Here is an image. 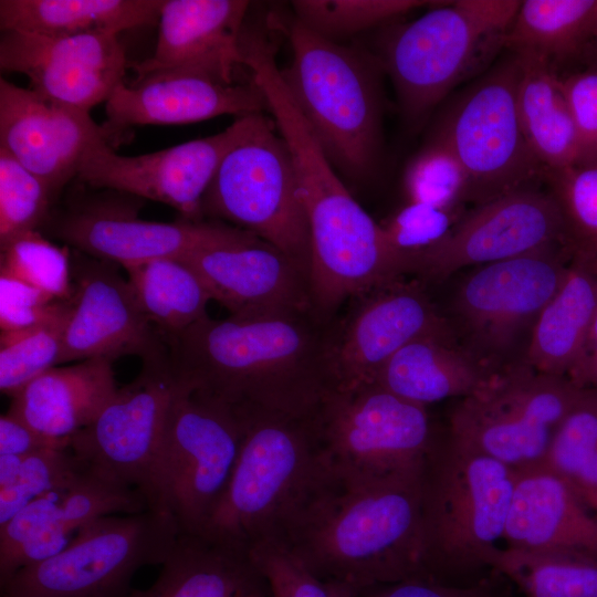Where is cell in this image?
<instances>
[{"label": "cell", "instance_id": "6da1fadb", "mask_svg": "<svg viewBox=\"0 0 597 597\" xmlns=\"http://www.w3.org/2000/svg\"><path fill=\"white\" fill-rule=\"evenodd\" d=\"M334 324L315 310L226 320L206 315L166 343L179 378L239 419L311 418L337 387Z\"/></svg>", "mask_w": 597, "mask_h": 597}, {"label": "cell", "instance_id": "7a4b0ae2", "mask_svg": "<svg viewBox=\"0 0 597 597\" xmlns=\"http://www.w3.org/2000/svg\"><path fill=\"white\" fill-rule=\"evenodd\" d=\"M423 465L358 485L337 484L282 544L316 577L356 597L376 586L427 578Z\"/></svg>", "mask_w": 597, "mask_h": 597}, {"label": "cell", "instance_id": "3957f363", "mask_svg": "<svg viewBox=\"0 0 597 597\" xmlns=\"http://www.w3.org/2000/svg\"><path fill=\"white\" fill-rule=\"evenodd\" d=\"M240 420L238 460L202 535L248 549L283 543L338 484L322 447L316 416Z\"/></svg>", "mask_w": 597, "mask_h": 597}, {"label": "cell", "instance_id": "277c9868", "mask_svg": "<svg viewBox=\"0 0 597 597\" xmlns=\"http://www.w3.org/2000/svg\"><path fill=\"white\" fill-rule=\"evenodd\" d=\"M293 160L311 238L314 308L326 318L350 297L405 275L383 229L345 187L308 123L293 104L275 113Z\"/></svg>", "mask_w": 597, "mask_h": 597}, {"label": "cell", "instance_id": "5b68a950", "mask_svg": "<svg viewBox=\"0 0 597 597\" xmlns=\"http://www.w3.org/2000/svg\"><path fill=\"white\" fill-rule=\"evenodd\" d=\"M515 470L436 434L422 474L426 577L473 586L496 573Z\"/></svg>", "mask_w": 597, "mask_h": 597}, {"label": "cell", "instance_id": "8992f818", "mask_svg": "<svg viewBox=\"0 0 597 597\" xmlns=\"http://www.w3.org/2000/svg\"><path fill=\"white\" fill-rule=\"evenodd\" d=\"M292 49L282 78L335 168L355 180L375 171L381 151V96L376 65L292 18Z\"/></svg>", "mask_w": 597, "mask_h": 597}, {"label": "cell", "instance_id": "52a82bcc", "mask_svg": "<svg viewBox=\"0 0 597 597\" xmlns=\"http://www.w3.org/2000/svg\"><path fill=\"white\" fill-rule=\"evenodd\" d=\"M519 0H457L410 22L392 24L383 65L392 80L404 117L416 125L459 83L482 72L505 49Z\"/></svg>", "mask_w": 597, "mask_h": 597}, {"label": "cell", "instance_id": "ba28073f", "mask_svg": "<svg viewBox=\"0 0 597 597\" xmlns=\"http://www.w3.org/2000/svg\"><path fill=\"white\" fill-rule=\"evenodd\" d=\"M573 254L563 244L476 266L455 287L446 316L457 342L491 373L522 362Z\"/></svg>", "mask_w": 597, "mask_h": 597}, {"label": "cell", "instance_id": "9c48e42d", "mask_svg": "<svg viewBox=\"0 0 597 597\" xmlns=\"http://www.w3.org/2000/svg\"><path fill=\"white\" fill-rule=\"evenodd\" d=\"M242 436L243 425L230 409L186 383L167 415L148 507L167 512L179 533L202 534L228 488Z\"/></svg>", "mask_w": 597, "mask_h": 597}, {"label": "cell", "instance_id": "30bf717a", "mask_svg": "<svg viewBox=\"0 0 597 597\" xmlns=\"http://www.w3.org/2000/svg\"><path fill=\"white\" fill-rule=\"evenodd\" d=\"M203 216L249 231L310 273L311 238L289 147L273 118L254 114L203 197Z\"/></svg>", "mask_w": 597, "mask_h": 597}, {"label": "cell", "instance_id": "8fae6325", "mask_svg": "<svg viewBox=\"0 0 597 597\" xmlns=\"http://www.w3.org/2000/svg\"><path fill=\"white\" fill-rule=\"evenodd\" d=\"M179 534L167 512L150 507L97 519L59 554L17 572L2 597H128L135 573L161 565Z\"/></svg>", "mask_w": 597, "mask_h": 597}, {"label": "cell", "instance_id": "7c38bea8", "mask_svg": "<svg viewBox=\"0 0 597 597\" xmlns=\"http://www.w3.org/2000/svg\"><path fill=\"white\" fill-rule=\"evenodd\" d=\"M583 390L568 377L515 363L460 398L446 432L457 443L514 470L541 464L556 428Z\"/></svg>", "mask_w": 597, "mask_h": 597}, {"label": "cell", "instance_id": "4fadbf2b", "mask_svg": "<svg viewBox=\"0 0 597 597\" xmlns=\"http://www.w3.org/2000/svg\"><path fill=\"white\" fill-rule=\"evenodd\" d=\"M520 70L510 53L452 101L432 133L462 164L476 205L544 179L519 117Z\"/></svg>", "mask_w": 597, "mask_h": 597}, {"label": "cell", "instance_id": "5bb4252c", "mask_svg": "<svg viewBox=\"0 0 597 597\" xmlns=\"http://www.w3.org/2000/svg\"><path fill=\"white\" fill-rule=\"evenodd\" d=\"M320 439L341 485L419 468L433 443L427 407L376 383L335 390L316 415Z\"/></svg>", "mask_w": 597, "mask_h": 597}, {"label": "cell", "instance_id": "9a60e30c", "mask_svg": "<svg viewBox=\"0 0 597 597\" xmlns=\"http://www.w3.org/2000/svg\"><path fill=\"white\" fill-rule=\"evenodd\" d=\"M43 229L90 256L123 268L157 259H184L196 252L247 242L253 233L217 221L158 222L140 219L125 201L95 200L52 209Z\"/></svg>", "mask_w": 597, "mask_h": 597}, {"label": "cell", "instance_id": "2e32d148", "mask_svg": "<svg viewBox=\"0 0 597 597\" xmlns=\"http://www.w3.org/2000/svg\"><path fill=\"white\" fill-rule=\"evenodd\" d=\"M185 385L169 357L143 363L136 378L118 388L97 418L71 439V450L92 471L138 489L147 500L167 415Z\"/></svg>", "mask_w": 597, "mask_h": 597}, {"label": "cell", "instance_id": "e0dca14e", "mask_svg": "<svg viewBox=\"0 0 597 597\" xmlns=\"http://www.w3.org/2000/svg\"><path fill=\"white\" fill-rule=\"evenodd\" d=\"M563 244L570 245L559 207L549 191L534 185L464 212L440 244L410 262L408 273L443 280L465 268Z\"/></svg>", "mask_w": 597, "mask_h": 597}, {"label": "cell", "instance_id": "ac0fdd59", "mask_svg": "<svg viewBox=\"0 0 597 597\" xmlns=\"http://www.w3.org/2000/svg\"><path fill=\"white\" fill-rule=\"evenodd\" d=\"M253 115L238 117L218 134L137 156L118 155L107 135H101L86 150L77 178L94 188L168 205L182 219L202 221L203 197L216 171Z\"/></svg>", "mask_w": 597, "mask_h": 597}, {"label": "cell", "instance_id": "d6986e66", "mask_svg": "<svg viewBox=\"0 0 597 597\" xmlns=\"http://www.w3.org/2000/svg\"><path fill=\"white\" fill-rule=\"evenodd\" d=\"M73 306L59 366L71 362L138 356L143 363L169 357L164 336L142 311L116 263L71 252Z\"/></svg>", "mask_w": 597, "mask_h": 597}, {"label": "cell", "instance_id": "ffe728a7", "mask_svg": "<svg viewBox=\"0 0 597 597\" xmlns=\"http://www.w3.org/2000/svg\"><path fill=\"white\" fill-rule=\"evenodd\" d=\"M400 280L356 296L353 310L334 324L331 352L336 390L375 383L381 367L416 338L453 334L422 285Z\"/></svg>", "mask_w": 597, "mask_h": 597}, {"label": "cell", "instance_id": "44dd1931", "mask_svg": "<svg viewBox=\"0 0 597 597\" xmlns=\"http://www.w3.org/2000/svg\"><path fill=\"white\" fill-rule=\"evenodd\" d=\"M127 66L118 34L53 36L1 31L2 71L24 74L35 93L88 113L108 100Z\"/></svg>", "mask_w": 597, "mask_h": 597}, {"label": "cell", "instance_id": "7402d4cb", "mask_svg": "<svg viewBox=\"0 0 597 597\" xmlns=\"http://www.w3.org/2000/svg\"><path fill=\"white\" fill-rule=\"evenodd\" d=\"M180 260L196 272L211 300L231 316L315 310L308 271L260 238L202 250Z\"/></svg>", "mask_w": 597, "mask_h": 597}, {"label": "cell", "instance_id": "603a6c76", "mask_svg": "<svg viewBox=\"0 0 597 597\" xmlns=\"http://www.w3.org/2000/svg\"><path fill=\"white\" fill-rule=\"evenodd\" d=\"M107 135L88 112L0 78V148L39 177L53 200L77 177L90 145Z\"/></svg>", "mask_w": 597, "mask_h": 597}, {"label": "cell", "instance_id": "cb8c5ba5", "mask_svg": "<svg viewBox=\"0 0 597 597\" xmlns=\"http://www.w3.org/2000/svg\"><path fill=\"white\" fill-rule=\"evenodd\" d=\"M250 8L245 0H165L154 53L129 64L142 77L186 71L234 83L243 65L241 38Z\"/></svg>", "mask_w": 597, "mask_h": 597}, {"label": "cell", "instance_id": "d4e9b609", "mask_svg": "<svg viewBox=\"0 0 597 597\" xmlns=\"http://www.w3.org/2000/svg\"><path fill=\"white\" fill-rule=\"evenodd\" d=\"M108 128L176 125L238 117L269 111L266 98L251 78L226 83L186 71H163L121 82L105 102Z\"/></svg>", "mask_w": 597, "mask_h": 597}, {"label": "cell", "instance_id": "484cf974", "mask_svg": "<svg viewBox=\"0 0 597 597\" xmlns=\"http://www.w3.org/2000/svg\"><path fill=\"white\" fill-rule=\"evenodd\" d=\"M505 548L597 561V512L544 464L515 470Z\"/></svg>", "mask_w": 597, "mask_h": 597}, {"label": "cell", "instance_id": "4316f807", "mask_svg": "<svg viewBox=\"0 0 597 597\" xmlns=\"http://www.w3.org/2000/svg\"><path fill=\"white\" fill-rule=\"evenodd\" d=\"M117 389L112 360L86 359L38 376L11 398L7 412L70 447L71 439L97 418Z\"/></svg>", "mask_w": 597, "mask_h": 597}, {"label": "cell", "instance_id": "83f0119b", "mask_svg": "<svg viewBox=\"0 0 597 597\" xmlns=\"http://www.w3.org/2000/svg\"><path fill=\"white\" fill-rule=\"evenodd\" d=\"M250 551L202 534L180 533L151 586L128 597H268Z\"/></svg>", "mask_w": 597, "mask_h": 597}, {"label": "cell", "instance_id": "f1b7e54d", "mask_svg": "<svg viewBox=\"0 0 597 597\" xmlns=\"http://www.w3.org/2000/svg\"><path fill=\"white\" fill-rule=\"evenodd\" d=\"M492 373L470 355L453 334L425 335L400 348L379 370L375 383L427 407L463 398Z\"/></svg>", "mask_w": 597, "mask_h": 597}, {"label": "cell", "instance_id": "f546056e", "mask_svg": "<svg viewBox=\"0 0 597 597\" xmlns=\"http://www.w3.org/2000/svg\"><path fill=\"white\" fill-rule=\"evenodd\" d=\"M597 313V272L574 252L565 280L532 331L522 363L537 373L567 377Z\"/></svg>", "mask_w": 597, "mask_h": 597}, {"label": "cell", "instance_id": "4dcf8cb0", "mask_svg": "<svg viewBox=\"0 0 597 597\" xmlns=\"http://www.w3.org/2000/svg\"><path fill=\"white\" fill-rule=\"evenodd\" d=\"M165 0H1V31L119 34L158 22Z\"/></svg>", "mask_w": 597, "mask_h": 597}, {"label": "cell", "instance_id": "1f68e13d", "mask_svg": "<svg viewBox=\"0 0 597 597\" xmlns=\"http://www.w3.org/2000/svg\"><path fill=\"white\" fill-rule=\"evenodd\" d=\"M519 57L516 104L531 150L545 171L580 166L579 142L562 76L544 61Z\"/></svg>", "mask_w": 597, "mask_h": 597}, {"label": "cell", "instance_id": "d6a6232c", "mask_svg": "<svg viewBox=\"0 0 597 597\" xmlns=\"http://www.w3.org/2000/svg\"><path fill=\"white\" fill-rule=\"evenodd\" d=\"M597 23V0H524L507 31L505 49L556 63L586 55Z\"/></svg>", "mask_w": 597, "mask_h": 597}, {"label": "cell", "instance_id": "836d02e7", "mask_svg": "<svg viewBox=\"0 0 597 597\" xmlns=\"http://www.w3.org/2000/svg\"><path fill=\"white\" fill-rule=\"evenodd\" d=\"M124 270L138 305L165 339L208 315L211 297L184 261L157 259Z\"/></svg>", "mask_w": 597, "mask_h": 597}, {"label": "cell", "instance_id": "e575fe53", "mask_svg": "<svg viewBox=\"0 0 597 597\" xmlns=\"http://www.w3.org/2000/svg\"><path fill=\"white\" fill-rule=\"evenodd\" d=\"M496 573L524 597H597V561L503 548Z\"/></svg>", "mask_w": 597, "mask_h": 597}, {"label": "cell", "instance_id": "d590c367", "mask_svg": "<svg viewBox=\"0 0 597 597\" xmlns=\"http://www.w3.org/2000/svg\"><path fill=\"white\" fill-rule=\"evenodd\" d=\"M587 503L597 498V389L584 388L556 428L543 463Z\"/></svg>", "mask_w": 597, "mask_h": 597}, {"label": "cell", "instance_id": "8d00e7d4", "mask_svg": "<svg viewBox=\"0 0 597 597\" xmlns=\"http://www.w3.org/2000/svg\"><path fill=\"white\" fill-rule=\"evenodd\" d=\"M72 306L73 296L63 301L59 310L42 323L19 331L1 332L2 394L12 398L34 378L59 366Z\"/></svg>", "mask_w": 597, "mask_h": 597}, {"label": "cell", "instance_id": "74e56055", "mask_svg": "<svg viewBox=\"0 0 597 597\" xmlns=\"http://www.w3.org/2000/svg\"><path fill=\"white\" fill-rule=\"evenodd\" d=\"M440 1L426 0H297L292 1L294 19L334 42L353 36Z\"/></svg>", "mask_w": 597, "mask_h": 597}, {"label": "cell", "instance_id": "f35d334b", "mask_svg": "<svg viewBox=\"0 0 597 597\" xmlns=\"http://www.w3.org/2000/svg\"><path fill=\"white\" fill-rule=\"evenodd\" d=\"M0 276L32 286L56 301L73 296L71 251L40 231L23 233L0 247Z\"/></svg>", "mask_w": 597, "mask_h": 597}, {"label": "cell", "instance_id": "ab89813d", "mask_svg": "<svg viewBox=\"0 0 597 597\" xmlns=\"http://www.w3.org/2000/svg\"><path fill=\"white\" fill-rule=\"evenodd\" d=\"M402 184L409 202L452 210H463L470 202V181L462 164L442 139L432 135L408 161Z\"/></svg>", "mask_w": 597, "mask_h": 597}, {"label": "cell", "instance_id": "60d3db41", "mask_svg": "<svg viewBox=\"0 0 597 597\" xmlns=\"http://www.w3.org/2000/svg\"><path fill=\"white\" fill-rule=\"evenodd\" d=\"M53 197L45 184L0 148V247L50 218Z\"/></svg>", "mask_w": 597, "mask_h": 597}, {"label": "cell", "instance_id": "b9f144b4", "mask_svg": "<svg viewBox=\"0 0 597 597\" xmlns=\"http://www.w3.org/2000/svg\"><path fill=\"white\" fill-rule=\"evenodd\" d=\"M548 191L562 212L573 251L597 256V165L545 171Z\"/></svg>", "mask_w": 597, "mask_h": 597}, {"label": "cell", "instance_id": "7bdbcfd3", "mask_svg": "<svg viewBox=\"0 0 597 597\" xmlns=\"http://www.w3.org/2000/svg\"><path fill=\"white\" fill-rule=\"evenodd\" d=\"M87 468L70 447L24 455L15 483L0 490V526L36 498L70 486Z\"/></svg>", "mask_w": 597, "mask_h": 597}, {"label": "cell", "instance_id": "ee69618b", "mask_svg": "<svg viewBox=\"0 0 597 597\" xmlns=\"http://www.w3.org/2000/svg\"><path fill=\"white\" fill-rule=\"evenodd\" d=\"M148 509L136 488L107 479L87 468L62 494L60 516L76 533L85 524L115 513L134 514Z\"/></svg>", "mask_w": 597, "mask_h": 597}, {"label": "cell", "instance_id": "f6af8a7d", "mask_svg": "<svg viewBox=\"0 0 597 597\" xmlns=\"http://www.w3.org/2000/svg\"><path fill=\"white\" fill-rule=\"evenodd\" d=\"M464 213L422 202H409L380 224L385 239L408 273L410 262L440 244Z\"/></svg>", "mask_w": 597, "mask_h": 597}, {"label": "cell", "instance_id": "bcb514c9", "mask_svg": "<svg viewBox=\"0 0 597 597\" xmlns=\"http://www.w3.org/2000/svg\"><path fill=\"white\" fill-rule=\"evenodd\" d=\"M249 551L272 597H356L348 589L316 577L282 543H263Z\"/></svg>", "mask_w": 597, "mask_h": 597}, {"label": "cell", "instance_id": "7dc6e473", "mask_svg": "<svg viewBox=\"0 0 597 597\" xmlns=\"http://www.w3.org/2000/svg\"><path fill=\"white\" fill-rule=\"evenodd\" d=\"M562 83L579 142L580 166L597 165V69L562 76Z\"/></svg>", "mask_w": 597, "mask_h": 597}, {"label": "cell", "instance_id": "c3c4849f", "mask_svg": "<svg viewBox=\"0 0 597 597\" xmlns=\"http://www.w3.org/2000/svg\"><path fill=\"white\" fill-rule=\"evenodd\" d=\"M63 301L19 281L0 276V327L12 332L34 326L52 316Z\"/></svg>", "mask_w": 597, "mask_h": 597}, {"label": "cell", "instance_id": "681fc988", "mask_svg": "<svg viewBox=\"0 0 597 597\" xmlns=\"http://www.w3.org/2000/svg\"><path fill=\"white\" fill-rule=\"evenodd\" d=\"M65 489L36 498L0 526V568L11 561L24 543L61 517L60 505Z\"/></svg>", "mask_w": 597, "mask_h": 597}, {"label": "cell", "instance_id": "f907efd6", "mask_svg": "<svg viewBox=\"0 0 597 597\" xmlns=\"http://www.w3.org/2000/svg\"><path fill=\"white\" fill-rule=\"evenodd\" d=\"M495 574L473 586H452L428 578H410L373 587L359 597H512Z\"/></svg>", "mask_w": 597, "mask_h": 597}, {"label": "cell", "instance_id": "816d5d0a", "mask_svg": "<svg viewBox=\"0 0 597 597\" xmlns=\"http://www.w3.org/2000/svg\"><path fill=\"white\" fill-rule=\"evenodd\" d=\"M49 448L67 447L39 433L8 412L0 417V455L24 457Z\"/></svg>", "mask_w": 597, "mask_h": 597}, {"label": "cell", "instance_id": "f5cc1de1", "mask_svg": "<svg viewBox=\"0 0 597 597\" xmlns=\"http://www.w3.org/2000/svg\"><path fill=\"white\" fill-rule=\"evenodd\" d=\"M567 377L580 388L597 389V313Z\"/></svg>", "mask_w": 597, "mask_h": 597}, {"label": "cell", "instance_id": "db71d44e", "mask_svg": "<svg viewBox=\"0 0 597 597\" xmlns=\"http://www.w3.org/2000/svg\"><path fill=\"white\" fill-rule=\"evenodd\" d=\"M24 457L0 455V490L15 483Z\"/></svg>", "mask_w": 597, "mask_h": 597}, {"label": "cell", "instance_id": "11a10c76", "mask_svg": "<svg viewBox=\"0 0 597 597\" xmlns=\"http://www.w3.org/2000/svg\"><path fill=\"white\" fill-rule=\"evenodd\" d=\"M586 55L593 60V64H594L593 67L597 69V23H596L590 43L588 45Z\"/></svg>", "mask_w": 597, "mask_h": 597}, {"label": "cell", "instance_id": "9f6ffc18", "mask_svg": "<svg viewBox=\"0 0 597 597\" xmlns=\"http://www.w3.org/2000/svg\"><path fill=\"white\" fill-rule=\"evenodd\" d=\"M583 256V255H582ZM585 258V256H584ZM590 264L591 266L595 269V271L597 272V256L595 258H591V259H587L585 258Z\"/></svg>", "mask_w": 597, "mask_h": 597}, {"label": "cell", "instance_id": "6f0895ef", "mask_svg": "<svg viewBox=\"0 0 597 597\" xmlns=\"http://www.w3.org/2000/svg\"><path fill=\"white\" fill-rule=\"evenodd\" d=\"M588 506H590L594 511L597 512V498L596 499H593L590 501L587 502Z\"/></svg>", "mask_w": 597, "mask_h": 597}]
</instances>
